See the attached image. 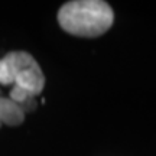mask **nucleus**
I'll return each mask as SVG.
<instances>
[{"label": "nucleus", "instance_id": "nucleus-1", "mask_svg": "<svg viewBox=\"0 0 156 156\" xmlns=\"http://www.w3.org/2000/svg\"><path fill=\"white\" fill-rule=\"evenodd\" d=\"M58 23L67 34L80 38H97L114 23V13L103 0L67 2L58 10Z\"/></svg>", "mask_w": 156, "mask_h": 156}, {"label": "nucleus", "instance_id": "nucleus-2", "mask_svg": "<svg viewBox=\"0 0 156 156\" xmlns=\"http://www.w3.org/2000/svg\"><path fill=\"white\" fill-rule=\"evenodd\" d=\"M36 59L25 51H13L0 59V84L13 85L15 77L22 69L34 65Z\"/></svg>", "mask_w": 156, "mask_h": 156}, {"label": "nucleus", "instance_id": "nucleus-3", "mask_svg": "<svg viewBox=\"0 0 156 156\" xmlns=\"http://www.w3.org/2000/svg\"><path fill=\"white\" fill-rule=\"evenodd\" d=\"M13 85L22 88L25 93H28L30 98L41 94L45 85V77L38 62H35L34 65L25 68L17 74L15 77Z\"/></svg>", "mask_w": 156, "mask_h": 156}, {"label": "nucleus", "instance_id": "nucleus-4", "mask_svg": "<svg viewBox=\"0 0 156 156\" xmlns=\"http://www.w3.org/2000/svg\"><path fill=\"white\" fill-rule=\"evenodd\" d=\"M23 120H25V113L20 106L12 101L10 98L0 97V123L15 127L22 124Z\"/></svg>", "mask_w": 156, "mask_h": 156}, {"label": "nucleus", "instance_id": "nucleus-5", "mask_svg": "<svg viewBox=\"0 0 156 156\" xmlns=\"http://www.w3.org/2000/svg\"><path fill=\"white\" fill-rule=\"evenodd\" d=\"M0 126H2V123H0Z\"/></svg>", "mask_w": 156, "mask_h": 156}]
</instances>
